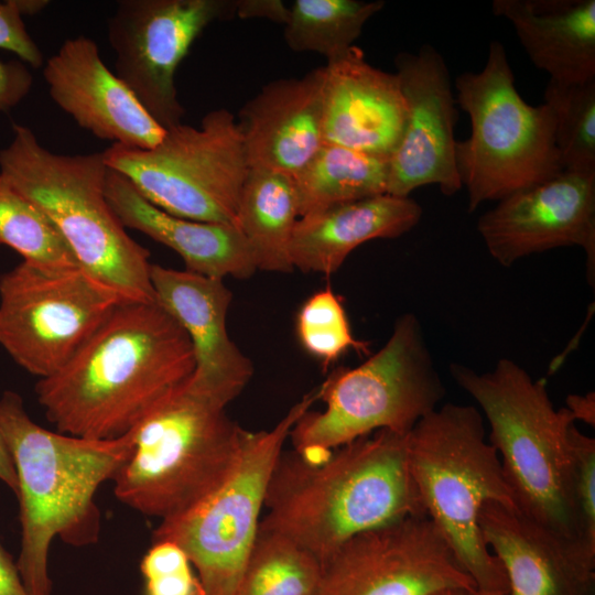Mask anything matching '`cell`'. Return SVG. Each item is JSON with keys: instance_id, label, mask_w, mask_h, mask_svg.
<instances>
[{"instance_id": "obj_22", "label": "cell", "mask_w": 595, "mask_h": 595, "mask_svg": "<svg viewBox=\"0 0 595 595\" xmlns=\"http://www.w3.org/2000/svg\"><path fill=\"white\" fill-rule=\"evenodd\" d=\"M106 197L126 228L138 230L175 251L185 270L224 280L249 279L256 271L236 225L171 215L147 201L121 173L108 169Z\"/></svg>"}, {"instance_id": "obj_17", "label": "cell", "mask_w": 595, "mask_h": 595, "mask_svg": "<svg viewBox=\"0 0 595 595\" xmlns=\"http://www.w3.org/2000/svg\"><path fill=\"white\" fill-rule=\"evenodd\" d=\"M155 302L184 329L194 354L188 385L226 407L253 375L251 360L229 337L232 293L224 280L151 264Z\"/></svg>"}, {"instance_id": "obj_30", "label": "cell", "mask_w": 595, "mask_h": 595, "mask_svg": "<svg viewBox=\"0 0 595 595\" xmlns=\"http://www.w3.org/2000/svg\"><path fill=\"white\" fill-rule=\"evenodd\" d=\"M543 96L552 111L563 171L595 173V78L578 83L549 79Z\"/></svg>"}, {"instance_id": "obj_5", "label": "cell", "mask_w": 595, "mask_h": 595, "mask_svg": "<svg viewBox=\"0 0 595 595\" xmlns=\"http://www.w3.org/2000/svg\"><path fill=\"white\" fill-rule=\"evenodd\" d=\"M102 152L62 154L13 125L0 151V176L56 226L79 267L126 302H155L150 252L131 238L106 197Z\"/></svg>"}, {"instance_id": "obj_31", "label": "cell", "mask_w": 595, "mask_h": 595, "mask_svg": "<svg viewBox=\"0 0 595 595\" xmlns=\"http://www.w3.org/2000/svg\"><path fill=\"white\" fill-rule=\"evenodd\" d=\"M296 333L304 349L328 366L349 349L367 354L369 344L351 332L340 299L331 288L311 295L296 317Z\"/></svg>"}, {"instance_id": "obj_39", "label": "cell", "mask_w": 595, "mask_h": 595, "mask_svg": "<svg viewBox=\"0 0 595 595\" xmlns=\"http://www.w3.org/2000/svg\"><path fill=\"white\" fill-rule=\"evenodd\" d=\"M0 482L9 487L14 494L17 490V474L11 455L0 436Z\"/></svg>"}, {"instance_id": "obj_25", "label": "cell", "mask_w": 595, "mask_h": 595, "mask_svg": "<svg viewBox=\"0 0 595 595\" xmlns=\"http://www.w3.org/2000/svg\"><path fill=\"white\" fill-rule=\"evenodd\" d=\"M299 219L290 175L249 170L236 213L257 270L288 273L294 268L291 241Z\"/></svg>"}, {"instance_id": "obj_36", "label": "cell", "mask_w": 595, "mask_h": 595, "mask_svg": "<svg viewBox=\"0 0 595 595\" xmlns=\"http://www.w3.org/2000/svg\"><path fill=\"white\" fill-rule=\"evenodd\" d=\"M289 8L282 0H234L235 17L267 19L284 25Z\"/></svg>"}, {"instance_id": "obj_18", "label": "cell", "mask_w": 595, "mask_h": 595, "mask_svg": "<svg viewBox=\"0 0 595 595\" xmlns=\"http://www.w3.org/2000/svg\"><path fill=\"white\" fill-rule=\"evenodd\" d=\"M43 77L52 100L98 139L148 150L165 133L126 84L109 71L90 37L65 40L47 60Z\"/></svg>"}, {"instance_id": "obj_13", "label": "cell", "mask_w": 595, "mask_h": 595, "mask_svg": "<svg viewBox=\"0 0 595 595\" xmlns=\"http://www.w3.org/2000/svg\"><path fill=\"white\" fill-rule=\"evenodd\" d=\"M235 15L230 0H120L107 23L116 75L165 130L185 113L175 85L180 63L217 20Z\"/></svg>"}, {"instance_id": "obj_24", "label": "cell", "mask_w": 595, "mask_h": 595, "mask_svg": "<svg viewBox=\"0 0 595 595\" xmlns=\"http://www.w3.org/2000/svg\"><path fill=\"white\" fill-rule=\"evenodd\" d=\"M532 64L561 83L595 78V0H494Z\"/></svg>"}, {"instance_id": "obj_27", "label": "cell", "mask_w": 595, "mask_h": 595, "mask_svg": "<svg viewBox=\"0 0 595 595\" xmlns=\"http://www.w3.org/2000/svg\"><path fill=\"white\" fill-rule=\"evenodd\" d=\"M383 6L381 0H295L284 23V41L292 51L317 53L333 62L355 45L364 25Z\"/></svg>"}, {"instance_id": "obj_16", "label": "cell", "mask_w": 595, "mask_h": 595, "mask_svg": "<svg viewBox=\"0 0 595 595\" xmlns=\"http://www.w3.org/2000/svg\"><path fill=\"white\" fill-rule=\"evenodd\" d=\"M477 231L501 266L564 246L586 253L588 282L595 281V173L562 171L518 191L484 213Z\"/></svg>"}, {"instance_id": "obj_23", "label": "cell", "mask_w": 595, "mask_h": 595, "mask_svg": "<svg viewBox=\"0 0 595 595\" xmlns=\"http://www.w3.org/2000/svg\"><path fill=\"white\" fill-rule=\"evenodd\" d=\"M422 213L421 205L409 196L385 193L302 216L291 241L293 268L335 273L357 247L407 234Z\"/></svg>"}, {"instance_id": "obj_32", "label": "cell", "mask_w": 595, "mask_h": 595, "mask_svg": "<svg viewBox=\"0 0 595 595\" xmlns=\"http://www.w3.org/2000/svg\"><path fill=\"white\" fill-rule=\"evenodd\" d=\"M140 570L145 595H204L188 556L175 542L153 541Z\"/></svg>"}, {"instance_id": "obj_12", "label": "cell", "mask_w": 595, "mask_h": 595, "mask_svg": "<svg viewBox=\"0 0 595 595\" xmlns=\"http://www.w3.org/2000/svg\"><path fill=\"white\" fill-rule=\"evenodd\" d=\"M126 302L80 267L22 261L0 278V345L28 372H57Z\"/></svg>"}, {"instance_id": "obj_33", "label": "cell", "mask_w": 595, "mask_h": 595, "mask_svg": "<svg viewBox=\"0 0 595 595\" xmlns=\"http://www.w3.org/2000/svg\"><path fill=\"white\" fill-rule=\"evenodd\" d=\"M573 451V490L578 518L581 543L595 558V440L574 424L570 429Z\"/></svg>"}, {"instance_id": "obj_8", "label": "cell", "mask_w": 595, "mask_h": 595, "mask_svg": "<svg viewBox=\"0 0 595 595\" xmlns=\"http://www.w3.org/2000/svg\"><path fill=\"white\" fill-rule=\"evenodd\" d=\"M323 411H307L289 437L309 461L377 431L408 434L439 408L444 383L414 314L398 317L386 344L363 364L335 370L320 387Z\"/></svg>"}, {"instance_id": "obj_10", "label": "cell", "mask_w": 595, "mask_h": 595, "mask_svg": "<svg viewBox=\"0 0 595 595\" xmlns=\"http://www.w3.org/2000/svg\"><path fill=\"white\" fill-rule=\"evenodd\" d=\"M320 400L318 388L270 430L247 431L225 479L194 506L161 520L153 541L169 540L188 556L204 595H234L256 541L268 484L296 421Z\"/></svg>"}, {"instance_id": "obj_41", "label": "cell", "mask_w": 595, "mask_h": 595, "mask_svg": "<svg viewBox=\"0 0 595 595\" xmlns=\"http://www.w3.org/2000/svg\"><path fill=\"white\" fill-rule=\"evenodd\" d=\"M443 595H505L502 593H493V592H484V591H479V589H473V591H454V592H448V593H445Z\"/></svg>"}, {"instance_id": "obj_6", "label": "cell", "mask_w": 595, "mask_h": 595, "mask_svg": "<svg viewBox=\"0 0 595 595\" xmlns=\"http://www.w3.org/2000/svg\"><path fill=\"white\" fill-rule=\"evenodd\" d=\"M409 467L428 517L477 589L507 593L502 567L486 545L479 515L488 502L516 508L483 414L445 403L408 434Z\"/></svg>"}, {"instance_id": "obj_4", "label": "cell", "mask_w": 595, "mask_h": 595, "mask_svg": "<svg viewBox=\"0 0 595 595\" xmlns=\"http://www.w3.org/2000/svg\"><path fill=\"white\" fill-rule=\"evenodd\" d=\"M454 381L479 405L488 441L497 451L516 509L531 521L582 547L574 500L573 414L556 410L547 379L534 380L521 366L501 358L478 372L452 364Z\"/></svg>"}, {"instance_id": "obj_29", "label": "cell", "mask_w": 595, "mask_h": 595, "mask_svg": "<svg viewBox=\"0 0 595 595\" xmlns=\"http://www.w3.org/2000/svg\"><path fill=\"white\" fill-rule=\"evenodd\" d=\"M0 244L43 266L79 267L72 249L47 215L0 176Z\"/></svg>"}, {"instance_id": "obj_14", "label": "cell", "mask_w": 595, "mask_h": 595, "mask_svg": "<svg viewBox=\"0 0 595 595\" xmlns=\"http://www.w3.org/2000/svg\"><path fill=\"white\" fill-rule=\"evenodd\" d=\"M477 589L428 516L361 532L322 565L317 595H443Z\"/></svg>"}, {"instance_id": "obj_38", "label": "cell", "mask_w": 595, "mask_h": 595, "mask_svg": "<svg viewBox=\"0 0 595 595\" xmlns=\"http://www.w3.org/2000/svg\"><path fill=\"white\" fill-rule=\"evenodd\" d=\"M565 407L574 416L575 421L581 420L592 426L595 422V396L588 392L584 396L571 394L566 399Z\"/></svg>"}, {"instance_id": "obj_20", "label": "cell", "mask_w": 595, "mask_h": 595, "mask_svg": "<svg viewBox=\"0 0 595 595\" xmlns=\"http://www.w3.org/2000/svg\"><path fill=\"white\" fill-rule=\"evenodd\" d=\"M479 526L505 573L506 595H594L595 560L575 543L498 502L485 505Z\"/></svg>"}, {"instance_id": "obj_35", "label": "cell", "mask_w": 595, "mask_h": 595, "mask_svg": "<svg viewBox=\"0 0 595 595\" xmlns=\"http://www.w3.org/2000/svg\"><path fill=\"white\" fill-rule=\"evenodd\" d=\"M33 76L19 61H0V111H8L30 93Z\"/></svg>"}, {"instance_id": "obj_3", "label": "cell", "mask_w": 595, "mask_h": 595, "mask_svg": "<svg viewBox=\"0 0 595 595\" xmlns=\"http://www.w3.org/2000/svg\"><path fill=\"white\" fill-rule=\"evenodd\" d=\"M0 436L17 474L21 526L17 566L31 595H51L53 540L72 547L97 543L101 512L95 496L126 462L131 436L94 440L50 431L30 418L13 391L0 397Z\"/></svg>"}, {"instance_id": "obj_7", "label": "cell", "mask_w": 595, "mask_h": 595, "mask_svg": "<svg viewBox=\"0 0 595 595\" xmlns=\"http://www.w3.org/2000/svg\"><path fill=\"white\" fill-rule=\"evenodd\" d=\"M131 452L112 479L118 500L164 520L213 491L235 465L247 433L226 407L188 382L128 432Z\"/></svg>"}, {"instance_id": "obj_9", "label": "cell", "mask_w": 595, "mask_h": 595, "mask_svg": "<svg viewBox=\"0 0 595 595\" xmlns=\"http://www.w3.org/2000/svg\"><path fill=\"white\" fill-rule=\"evenodd\" d=\"M506 50L491 41L479 72L455 78V99L470 118V136L456 142V169L467 191V210L548 181L563 169L554 120L543 102L531 106L518 93Z\"/></svg>"}, {"instance_id": "obj_26", "label": "cell", "mask_w": 595, "mask_h": 595, "mask_svg": "<svg viewBox=\"0 0 595 595\" xmlns=\"http://www.w3.org/2000/svg\"><path fill=\"white\" fill-rule=\"evenodd\" d=\"M291 180L300 218L387 193L389 158L323 142Z\"/></svg>"}, {"instance_id": "obj_21", "label": "cell", "mask_w": 595, "mask_h": 595, "mask_svg": "<svg viewBox=\"0 0 595 595\" xmlns=\"http://www.w3.org/2000/svg\"><path fill=\"white\" fill-rule=\"evenodd\" d=\"M325 67L266 84L239 112L249 169L292 176L323 143Z\"/></svg>"}, {"instance_id": "obj_40", "label": "cell", "mask_w": 595, "mask_h": 595, "mask_svg": "<svg viewBox=\"0 0 595 595\" xmlns=\"http://www.w3.org/2000/svg\"><path fill=\"white\" fill-rule=\"evenodd\" d=\"M19 13L23 15H35L50 6L48 0H13Z\"/></svg>"}, {"instance_id": "obj_11", "label": "cell", "mask_w": 595, "mask_h": 595, "mask_svg": "<svg viewBox=\"0 0 595 595\" xmlns=\"http://www.w3.org/2000/svg\"><path fill=\"white\" fill-rule=\"evenodd\" d=\"M108 169L121 173L151 204L182 218L231 224L249 173L235 116L214 109L199 127L165 130L152 149L111 144L102 151Z\"/></svg>"}, {"instance_id": "obj_1", "label": "cell", "mask_w": 595, "mask_h": 595, "mask_svg": "<svg viewBox=\"0 0 595 595\" xmlns=\"http://www.w3.org/2000/svg\"><path fill=\"white\" fill-rule=\"evenodd\" d=\"M191 342L156 302H121L35 392L58 432L120 437L194 371Z\"/></svg>"}, {"instance_id": "obj_19", "label": "cell", "mask_w": 595, "mask_h": 595, "mask_svg": "<svg viewBox=\"0 0 595 595\" xmlns=\"http://www.w3.org/2000/svg\"><path fill=\"white\" fill-rule=\"evenodd\" d=\"M324 67L323 142L390 158L407 120L397 74L370 65L356 45Z\"/></svg>"}, {"instance_id": "obj_15", "label": "cell", "mask_w": 595, "mask_h": 595, "mask_svg": "<svg viewBox=\"0 0 595 595\" xmlns=\"http://www.w3.org/2000/svg\"><path fill=\"white\" fill-rule=\"evenodd\" d=\"M397 76L407 105L399 145L389 158L387 193L408 197L434 184L452 196L462 188L456 169V99L445 60L430 44L416 53L394 57Z\"/></svg>"}, {"instance_id": "obj_37", "label": "cell", "mask_w": 595, "mask_h": 595, "mask_svg": "<svg viewBox=\"0 0 595 595\" xmlns=\"http://www.w3.org/2000/svg\"><path fill=\"white\" fill-rule=\"evenodd\" d=\"M0 595H31L20 575L17 562L0 542Z\"/></svg>"}, {"instance_id": "obj_34", "label": "cell", "mask_w": 595, "mask_h": 595, "mask_svg": "<svg viewBox=\"0 0 595 595\" xmlns=\"http://www.w3.org/2000/svg\"><path fill=\"white\" fill-rule=\"evenodd\" d=\"M0 48L15 54L33 68L43 66V53L28 33L13 0L0 2Z\"/></svg>"}, {"instance_id": "obj_2", "label": "cell", "mask_w": 595, "mask_h": 595, "mask_svg": "<svg viewBox=\"0 0 595 595\" xmlns=\"http://www.w3.org/2000/svg\"><path fill=\"white\" fill-rule=\"evenodd\" d=\"M408 434L377 431L318 461L282 452L259 528L291 540L323 565L361 532L428 516L409 467Z\"/></svg>"}, {"instance_id": "obj_28", "label": "cell", "mask_w": 595, "mask_h": 595, "mask_svg": "<svg viewBox=\"0 0 595 595\" xmlns=\"http://www.w3.org/2000/svg\"><path fill=\"white\" fill-rule=\"evenodd\" d=\"M322 564L281 534L259 528L234 595H317Z\"/></svg>"}]
</instances>
